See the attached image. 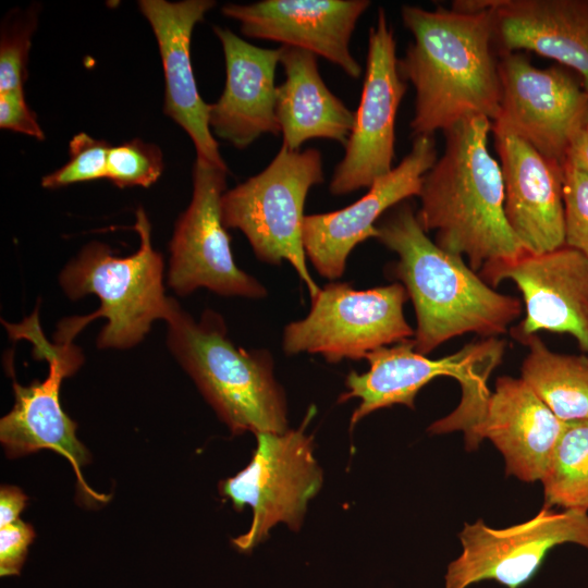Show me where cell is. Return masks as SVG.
<instances>
[{"label":"cell","instance_id":"cell-1","mask_svg":"<svg viewBox=\"0 0 588 588\" xmlns=\"http://www.w3.org/2000/svg\"><path fill=\"white\" fill-rule=\"evenodd\" d=\"M411 32L401 76L415 88L413 135L432 136L475 115L499 118L502 85L494 46V10L464 13L403 5Z\"/></svg>","mask_w":588,"mask_h":588},{"label":"cell","instance_id":"cell-2","mask_svg":"<svg viewBox=\"0 0 588 588\" xmlns=\"http://www.w3.org/2000/svg\"><path fill=\"white\" fill-rule=\"evenodd\" d=\"M491 127L475 115L444 132V152L424 176L416 213L441 249L466 257L476 272L526 250L505 217L501 167L488 148Z\"/></svg>","mask_w":588,"mask_h":588},{"label":"cell","instance_id":"cell-3","mask_svg":"<svg viewBox=\"0 0 588 588\" xmlns=\"http://www.w3.org/2000/svg\"><path fill=\"white\" fill-rule=\"evenodd\" d=\"M377 229V240L399 257L393 273L415 309L416 352L427 355L466 333L498 338L520 316V299L495 291L463 257L441 249L408 203L395 206Z\"/></svg>","mask_w":588,"mask_h":588},{"label":"cell","instance_id":"cell-4","mask_svg":"<svg viewBox=\"0 0 588 588\" xmlns=\"http://www.w3.org/2000/svg\"><path fill=\"white\" fill-rule=\"evenodd\" d=\"M166 322L172 355L234 434L289 429L286 397L269 351L234 344L222 316L211 309L195 320L173 299Z\"/></svg>","mask_w":588,"mask_h":588},{"label":"cell","instance_id":"cell-5","mask_svg":"<svg viewBox=\"0 0 588 588\" xmlns=\"http://www.w3.org/2000/svg\"><path fill=\"white\" fill-rule=\"evenodd\" d=\"M134 229L140 245L126 257L113 256L109 246L100 242L87 244L61 271L59 283L64 294L79 299L95 294L100 307L93 314L62 320L54 341L71 344L89 322L103 317L97 339L99 348H128L138 344L154 321L167 320L173 299L164 294L163 258L152 247L150 222L146 211L136 210Z\"/></svg>","mask_w":588,"mask_h":588},{"label":"cell","instance_id":"cell-6","mask_svg":"<svg viewBox=\"0 0 588 588\" xmlns=\"http://www.w3.org/2000/svg\"><path fill=\"white\" fill-rule=\"evenodd\" d=\"M324 181L321 152L315 148L280 150L260 173L221 197L225 228L241 230L256 257L280 266L289 261L310 298L320 287L311 278L302 238L304 204L314 185Z\"/></svg>","mask_w":588,"mask_h":588},{"label":"cell","instance_id":"cell-7","mask_svg":"<svg viewBox=\"0 0 588 588\" xmlns=\"http://www.w3.org/2000/svg\"><path fill=\"white\" fill-rule=\"evenodd\" d=\"M315 414V406H310L298 428L255 434L257 446L248 465L220 482V493L236 511L246 505L253 510L248 530L232 540L240 551H252L279 523L295 531L301 528L307 504L323 480L313 437L306 433Z\"/></svg>","mask_w":588,"mask_h":588},{"label":"cell","instance_id":"cell-8","mask_svg":"<svg viewBox=\"0 0 588 588\" xmlns=\"http://www.w3.org/2000/svg\"><path fill=\"white\" fill-rule=\"evenodd\" d=\"M407 299L401 283L356 290L346 282H330L311 297L305 318L285 326L282 350L286 355L319 354L332 364L365 358L414 336L403 313Z\"/></svg>","mask_w":588,"mask_h":588},{"label":"cell","instance_id":"cell-9","mask_svg":"<svg viewBox=\"0 0 588 588\" xmlns=\"http://www.w3.org/2000/svg\"><path fill=\"white\" fill-rule=\"evenodd\" d=\"M226 173L196 157L192 200L175 223L169 249L168 285L181 296L199 287L222 296L254 299L268 294L234 261L221 212Z\"/></svg>","mask_w":588,"mask_h":588},{"label":"cell","instance_id":"cell-10","mask_svg":"<svg viewBox=\"0 0 588 588\" xmlns=\"http://www.w3.org/2000/svg\"><path fill=\"white\" fill-rule=\"evenodd\" d=\"M458 537L462 553L449 564L444 588H467L483 580L520 588L556 546L575 543L588 550V511L542 507L532 518L506 528L478 519L464 524Z\"/></svg>","mask_w":588,"mask_h":588},{"label":"cell","instance_id":"cell-11","mask_svg":"<svg viewBox=\"0 0 588 588\" xmlns=\"http://www.w3.org/2000/svg\"><path fill=\"white\" fill-rule=\"evenodd\" d=\"M406 83L399 71L393 29L385 11L379 8L376 25L369 29L360 101L344 156L329 184L333 196L369 188L392 171L395 119Z\"/></svg>","mask_w":588,"mask_h":588},{"label":"cell","instance_id":"cell-12","mask_svg":"<svg viewBox=\"0 0 588 588\" xmlns=\"http://www.w3.org/2000/svg\"><path fill=\"white\" fill-rule=\"evenodd\" d=\"M11 338L29 340L34 353L49 364L42 381L29 385L13 382L14 405L0 420V441L5 454L13 458L49 449L72 464L83 489L87 490L79 469L90 454L76 437V424L60 404V385L64 377L73 375L83 363L81 351L71 344L49 343L41 333L38 311L21 324L3 323Z\"/></svg>","mask_w":588,"mask_h":588},{"label":"cell","instance_id":"cell-13","mask_svg":"<svg viewBox=\"0 0 588 588\" xmlns=\"http://www.w3.org/2000/svg\"><path fill=\"white\" fill-rule=\"evenodd\" d=\"M505 342L498 338L466 344L458 352L432 359L415 350L413 339L379 347L366 355L369 369L351 371L345 379L346 391L339 403L359 399L351 417V428L370 413L402 404L415 407L417 393L437 377L455 378L463 394L485 390L492 369L501 362Z\"/></svg>","mask_w":588,"mask_h":588},{"label":"cell","instance_id":"cell-14","mask_svg":"<svg viewBox=\"0 0 588 588\" xmlns=\"http://www.w3.org/2000/svg\"><path fill=\"white\" fill-rule=\"evenodd\" d=\"M499 123L561 164L588 122V91L561 68H536L517 52L499 58Z\"/></svg>","mask_w":588,"mask_h":588},{"label":"cell","instance_id":"cell-15","mask_svg":"<svg viewBox=\"0 0 588 588\" xmlns=\"http://www.w3.org/2000/svg\"><path fill=\"white\" fill-rule=\"evenodd\" d=\"M479 275L492 287L511 280L519 290L525 317L512 335L567 333L588 355V259L579 252L566 245L544 253L525 250L515 259L485 266Z\"/></svg>","mask_w":588,"mask_h":588},{"label":"cell","instance_id":"cell-16","mask_svg":"<svg viewBox=\"0 0 588 588\" xmlns=\"http://www.w3.org/2000/svg\"><path fill=\"white\" fill-rule=\"evenodd\" d=\"M437 159L433 137L416 136L402 161L358 200L336 211L306 215L303 245L316 271L331 281L339 279L353 248L369 237L377 238V223L382 215L405 199L419 196L424 176Z\"/></svg>","mask_w":588,"mask_h":588},{"label":"cell","instance_id":"cell-17","mask_svg":"<svg viewBox=\"0 0 588 588\" xmlns=\"http://www.w3.org/2000/svg\"><path fill=\"white\" fill-rule=\"evenodd\" d=\"M369 5L368 0H262L229 3L221 11L236 20L247 37L309 51L358 78L362 66L351 53L350 41Z\"/></svg>","mask_w":588,"mask_h":588},{"label":"cell","instance_id":"cell-18","mask_svg":"<svg viewBox=\"0 0 588 588\" xmlns=\"http://www.w3.org/2000/svg\"><path fill=\"white\" fill-rule=\"evenodd\" d=\"M504 184V211L524 248L544 253L564 246L563 164L492 123Z\"/></svg>","mask_w":588,"mask_h":588},{"label":"cell","instance_id":"cell-19","mask_svg":"<svg viewBox=\"0 0 588 588\" xmlns=\"http://www.w3.org/2000/svg\"><path fill=\"white\" fill-rule=\"evenodd\" d=\"M138 3L159 46L166 79L164 113L189 135L197 158L228 171L209 126V105L198 93L191 61L194 27L216 2L140 0Z\"/></svg>","mask_w":588,"mask_h":588},{"label":"cell","instance_id":"cell-20","mask_svg":"<svg viewBox=\"0 0 588 588\" xmlns=\"http://www.w3.org/2000/svg\"><path fill=\"white\" fill-rule=\"evenodd\" d=\"M213 32L222 46L226 79L220 98L209 105L212 134L238 149L265 134L279 135L274 78L281 47H257L229 28L215 26Z\"/></svg>","mask_w":588,"mask_h":588},{"label":"cell","instance_id":"cell-21","mask_svg":"<svg viewBox=\"0 0 588 588\" xmlns=\"http://www.w3.org/2000/svg\"><path fill=\"white\" fill-rule=\"evenodd\" d=\"M563 427L522 378L501 376L466 448L490 440L504 458L506 475L534 482L542 479Z\"/></svg>","mask_w":588,"mask_h":588},{"label":"cell","instance_id":"cell-22","mask_svg":"<svg viewBox=\"0 0 588 588\" xmlns=\"http://www.w3.org/2000/svg\"><path fill=\"white\" fill-rule=\"evenodd\" d=\"M494 36L501 53L529 50L575 70L588 91V0H502Z\"/></svg>","mask_w":588,"mask_h":588},{"label":"cell","instance_id":"cell-23","mask_svg":"<svg viewBox=\"0 0 588 588\" xmlns=\"http://www.w3.org/2000/svg\"><path fill=\"white\" fill-rule=\"evenodd\" d=\"M280 63L285 79L277 87L275 113L283 145L291 150L313 138L346 144L355 112L324 84L317 56L294 47L281 46Z\"/></svg>","mask_w":588,"mask_h":588},{"label":"cell","instance_id":"cell-24","mask_svg":"<svg viewBox=\"0 0 588 588\" xmlns=\"http://www.w3.org/2000/svg\"><path fill=\"white\" fill-rule=\"evenodd\" d=\"M528 352L520 378L562 421L588 419V355L551 351L537 334L513 335Z\"/></svg>","mask_w":588,"mask_h":588},{"label":"cell","instance_id":"cell-25","mask_svg":"<svg viewBox=\"0 0 588 588\" xmlns=\"http://www.w3.org/2000/svg\"><path fill=\"white\" fill-rule=\"evenodd\" d=\"M541 482L543 507L588 511V419L564 422Z\"/></svg>","mask_w":588,"mask_h":588},{"label":"cell","instance_id":"cell-26","mask_svg":"<svg viewBox=\"0 0 588 588\" xmlns=\"http://www.w3.org/2000/svg\"><path fill=\"white\" fill-rule=\"evenodd\" d=\"M162 152L158 146L138 138L111 147L107 179L120 188L148 187L161 175Z\"/></svg>","mask_w":588,"mask_h":588},{"label":"cell","instance_id":"cell-27","mask_svg":"<svg viewBox=\"0 0 588 588\" xmlns=\"http://www.w3.org/2000/svg\"><path fill=\"white\" fill-rule=\"evenodd\" d=\"M111 146L86 133L70 142V160L41 180L46 188H60L74 183L107 179L108 155Z\"/></svg>","mask_w":588,"mask_h":588},{"label":"cell","instance_id":"cell-28","mask_svg":"<svg viewBox=\"0 0 588 588\" xmlns=\"http://www.w3.org/2000/svg\"><path fill=\"white\" fill-rule=\"evenodd\" d=\"M564 245L588 259V172L563 163Z\"/></svg>","mask_w":588,"mask_h":588},{"label":"cell","instance_id":"cell-29","mask_svg":"<svg viewBox=\"0 0 588 588\" xmlns=\"http://www.w3.org/2000/svg\"><path fill=\"white\" fill-rule=\"evenodd\" d=\"M34 21L21 24L1 38L0 45V94L23 90L26 61L30 49Z\"/></svg>","mask_w":588,"mask_h":588},{"label":"cell","instance_id":"cell-30","mask_svg":"<svg viewBox=\"0 0 588 588\" xmlns=\"http://www.w3.org/2000/svg\"><path fill=\"white\" fill-rule=\"evenodd\" d=\"M34 538L33 527L21 519L0 527L1 576H12L21 573L28 547Z\"/></svg>","mask_w":588,"mask_h":588},{"label":"cell","instance_id":"cell-31","mask_svg":"<svg viewBox=\"0 0 588 588\" xmlns=\"http://www.w3.org/2000/svg\"><path fill=\"white\" fill-rule=\"evenodd\" d=\"M0 126L37 139L45 137L36 117L25 101L23 90L0 94Z\"/></svg>","mask_w":588,"mask_h":588},{"label":"cell","instance_id":"cell-32","mask_svg":"<svg viewBox=\"0 0 588 588\" xmlns=\"http://www.w3.org/2000/svg\"><path fill=\"white\" fill-rule=\"evenodd\" d=\"M25 493L13 486H2L0 490V527L9 525L19 518L26 505Z\"/></svg>","mask_w":588,"mask_h":588},{"label":"cell","instance_id":"cell-33","mask_svg":"<svg viewBox=\"0 0 588 588\" xmlns=\"http://www.w3.org/2000/svg\"><path fill=\"white\" fill-rule=\"evenodd\" d=\"M565 162L588 172V122L574 139Z\"/></svg>","mask_w":588,"mask_h":588},{"label":"cell","instance_id":"cell-34","mask_svg":"<svg viewBox=\"0 0 588 588\" xmlns=\"http://www.w3.org/2000/svg\"><path fill=\"white\" fill-rule=\"evenodd\" d=\"M502 0H456L452 10L464 13H483L495 10Z\"/></svg>","mask_w":588,"mask_h":588}]
</instances>
